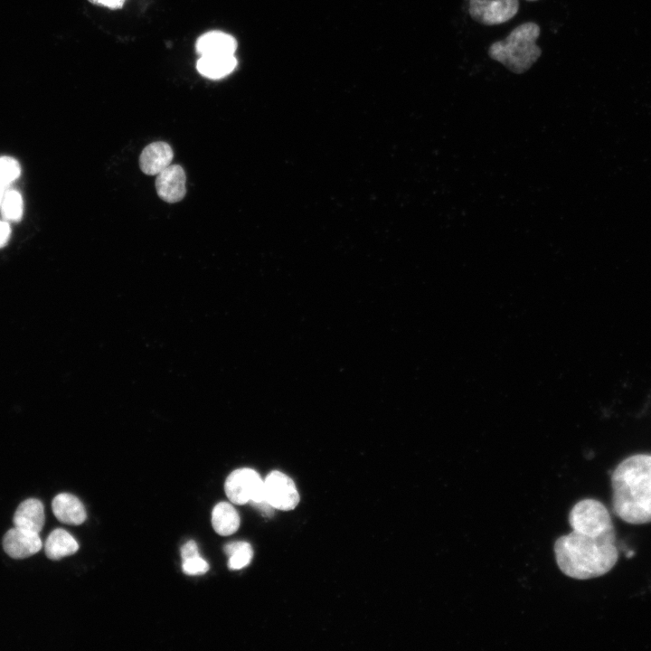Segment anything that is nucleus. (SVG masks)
<instances>
[{
    "mask_svg": "<svg viewBox=\"0 0 651 651\" xmlns=\"http://www.w3.org/2000/svg\"><path fill=\"white\" fill-rule=\"evenodd\" d=\"M571 532L553 546L559 569L566 576L588 580L608 573L617 563L618 551L611 516L596 499H582L569 514Z\"/></svg>",
    "mask_w": 651,
    "mask_h": 651,
    "instance_id": "obj_1",
    "label": "nucleus"
},
{
    "mask_svg": "<svg viewBox=\"0 0 651 651\" xmlns=\"http://www.w3.org/2000/svg\"><path fill=\"white\" fill-rule=\"evenodd\" d=\"M614 514L626 523H651V455L627 458L611 476Z\"/></svg>",
    "mask_w": 651,
    "mask_h": 651,
    "instance_id": "obj_2",
    "label": "nucleus"
},
{
    "mask_svg": "<svg viewBox=\"0 0 651 651\" xmlns=\"http://www.w3.org/2000/svg\"><path fill=\"white\" fill-rule=\"evenodd\" d=\"M540 27L533 22L513 29L505 40L492 43L488 55L514 73L527 71L539 59L542 49L536 44Z\"/></svg>",
    "mask_w": 651,
    "mask_h": 651,
    "instance_id": "obj_3",
    "label": "nucleus"
},
{
    "mask_svg": "<svg viewBox=\"0 0 651 651\" xmlns=\"http://www.w3.org/2000/svg\"><path fill=\"white\" fill-rule=\"evenodd\" d=\"M224 490L234 505L265 500L264 481L259 473L251 468H240L231 472L225 481Z\"/></svg>",
    "mask_w": 651,
    "mask_h": 651,
    "instance_id": "obj_4",
    "label": "nucleus"
},
{
    "mask_svg": "<svg viewBox=\"0 0 651 651\" xmlns=\"http://www.w3.org/2000/svg\"><path fill=\"white\" fill-rule=\"evenodd\" d=\"M265 500L274 508L282 511L294 509L299 503V495L293 480L279 471L270 472L264 480Z\"/></svg>",
    "mask_w": 651,
    "mask_h": 651,
    "instance_id": "obj_5",
    "label": "nucleus"
},
{
    "mask_svg": "<svg viewBox=\"0 0 651 651\" xmlns=\"http://www.w3.org/2000/svg\"><path fill=\"white\" fill-rule=\"evenodd\" d=\"M470 17L485 25L503 24L519 10V0H469Z\"/></svg>",
    "mask_w": 651,
    "mask_h": 651,
    "instance_id": "obj_6",
    "label": "nucleus"
},
{
    "mask_svg": "<svg viewBox=\"0 0 651 651\" xmlns=\"http://www.w3.org/2000/svg\"><path fill=\"white\" fill-rule=\"evenodd\" d=\"M42 547L39 533L14 526L3 538V548L13 559H24L38 552Z\"/></svg>",
    "mask_w": 651,
    "mask_h": 651,
    "instance_id": "obj_7",
    "label": "nucleus"
},
{
    "mask_svg": "<svg viewBox=\"0 0 651 651\" xmlns=\"http://www.w3.org/2000/svg\"><path fill=\"white\" fill-rule=\"evenodd\" d=\"M186 176L179 165H168L161 171L156 179V189L158 196L166 203H177L186 193Z\"/></svg>",
    "mask_w": 651,
    "mask_h": 651,
    "instance_id": "obj_8",
    "label": "nucleus"
},
{
    "mask_svg": "<svg viewBox=\"0 0 651 651\" xmlns=\"http://www.w3.org/2000/svg\"><path fill=\"white\" fill-rule=\"evenodd\" d=\"M173 158V149L167 143L153 142L143 149L139 156V166L146 175H155L170 165Z\"/></svg>",
    "mask_w": 651,
    "mask_h": 651,
    "instance_id": "obj_9",
    "label": "nucleus"
},
{
    "mask_svg": "<svg viewBox=\"0 0 651 651\" xmlns=\"http://www.w3.org/2000/svg\"><path fill=\"white\" fill-rule=\"evenodd\" d=\"M55 517L61 523L71 525L81 524L87 517L84 505L71 494L61 493L52 502Z\"/></svg>",
    "mask_w": 651,
    "mask_h": 651,
    "instance_id": "obj_10",
    "label": "nucleus"
},
{
    "mask_svg": "<svg viewBox=\"0 0 651 651\" xmlns=\"http://www.w3.org/2000/svg\"><path fill=\"white\" fill-rule=\"evenodd\" d=\"M45 515L42 503L36 498L23 501L14 512L13 523L16 527L39 533L44 525Z\"/></svg>",
    "mask_w": 651,
    "mask_h": 651,
    "instance_id": "obj_11",
    "label": "nucleus"
},
{
    "mask_svg": "<svg viewBox=\"0 0 651 651\" xmlns=\"http://www.w3.org/2000/svg\"><path fill=\"white\" fill-rule=\"evenodd\" d=\"M195 48L201 56L234 55L237 42L226 33L211 31L198 38Z\"/></svg>",
    "mask_w": 651,
    "mask_h": 651,
    "instance_id": "obj_12",
    "label": "nucleus"
},
{
    "mask_svg": "<svg viewBox=\"0 0 651 651\" xmlns=\"http://www.w3.org/2000/svg\"><path fill=\"white\" fill-rule=\"evenodd\" d=\"M79 550L75 538L61 528L54 529L44 543V552L51 560H60L74 554Z\"/></svg>",
    "mask_w": 651,
    "mask_h": 651,
    "instance_id": "obj_13",
    "label": "nucleus"
},
{
    "mask_svg": "<svg viewBox=\"0 0 651 651\" xmlns=\"http://www.w3.org/2000/svg\"><path fill=\"white\" fill-rule=\"evenodd\" d=\"M236 65L234 55H207L198 59L196 69L203 76L217 80L230 74Z\"/></svg>",
    "mask_w": 651,
    "mask_h": 651,
    "instance_id": "obj_14",
    "label": "nucleus"
},
{
    "mask_svg": "<svg viewBox=\"0 0 651 651\" xmlns=\"http://www.w3.org/2000/svg\"><path fill=\"white\" fill-rule=\"evenodd\" d=\"M212 525L214 531L222 536L236 533L240 527V516L237 510L227 502L217 504L212 512Z\"/></svg>",
    "mask_w": 651,
    "mask_h": 651,
    "instance_id": "obj_15",
    "label": "nucleus"
},
{
    "mask_svg": "<svg viewBox=\"0 0 651 651\" xmlns=\"http://www.w3.org/2000/svg\"><path fill=\"white\" fill-rule=\"evenodd\" d=\"M224 552L229 556L228 567L230 570H241L252 560L253 551L246 542H233L224 547Z\"/></svg>",
    "mask_w": 651,
    "mask_h": 651,
    "instance_id": "obj_16",
    "label": "nucleus"
},
{
    "mask_svg": "<svg viewBox=\"0 0 651 651\" xmlns=\"http://www.w3.org/2000/svg\"><path fill=\"white\" fill-rule=\"evenodd\" d=\"M1 204L5 218L11 221H18L21 218L23 202L20 193L15 191L6 193Z\"/></svg>",
    "mask_w": 651,
    "mask_h": 651,
    "instance_id": "obj_17",
    "label": "nucleus"
},
{
    "mask_svg": "<svg viewBox=\"0 0 651 651\" xmlns=\"http://www.w3.org/2000/svg\"><path fill=\"white\" fill-rule=\"evenodd\" d=\"M20 175V166L16 160L0 157V184L6 185Z\"/></svg>",
    "mask_w": 651,
    "mask_h": 651,
    "instance_id": "obj_18",
    "label": "nucleus"
},
{
    "mask_svg": "<svg viewBox=\"0 0 651 651\" xmlns=\"http://www.w3.org/2000/svg\"><path fill=\"white\" fill-rule=\"evenodd\" d=\"M182 561L183 571L187 575H202L209 570V564L200 555Z\"/></svg>",
    "mask_w": 651,
    "mask_h": 651,
    "instance_id": "obj_19",
    "label": "nucleus"
},
{
    "mask_svg": "<svg viewBox=\"0 0 651 651\" xmlns=\"http://www.w3.org/2000/svg\"><path fill=\"white\" fill-rule=\"evenodd\" d=\"M197 544L194 541H189L181 548L182 561L199 556Z\"/></svg>",
    "mask_w": 651,
    "mask_h": 651,
    "instance_id": "obj_20",
    "label": "nucleus"
},
{
    "mask_svg": "<svg viewBox=\"0 0 651 651\" xmlns=\"http://www.w3.org/2000/svg\"><path fill=\"white\" fill-rule=\"evenodd\" d=\"M93 5H99V6H105L109 9H120L122 8L125 0H88Z\"/></svg>",
    "mask_w": 651,
    "mask_h": 651,
    "instance_id": "obj_21",
    "label": "nucleus"
},
{
    "mask_svg": "<svg viewBox=\"0 0 651 651\" xmlns=\"http://www.w3.org/2000/svg\"><path fill=\"white\" fill-rule=\"evenodd\" d=\"M252 504L256 508H258L260 513L265 516H269L273 514V507L266 501L263 500L259 503H250Z\"/></svg>",
    "mask_w": 651,
    "mask_h": 651,
    "instance_id": "obj_22",
    "label": "nucleus"
},
{
    "mask_svg": "<svg viewBox=\"0 0 651 651\" xmlns=\"http://www.w3.org/2000/svg\"><path fill=\"white\" fill-rule=\"evenodd\" d=\"M10 235V228L6 222H0V247L8 240Z\"/></svg>",
    "mask_w": 651,
    "mask_h": 651,
    "instance_id": "obj_23",
    "label": "nucleus"
},
{
    "mask_svg": "<svg viewBox=\"0 0 651 651\" xmlns=\"http://www.w3.org/2000/svg\"><path fill=\"white\" fill-rule=\"evenodd\" d=\"M5 185L0 184V204L2 203L3 199H4V197H5Z\"/></svg>",
    "mask_w": 651,
    "mask_h": 651,
    "instance_id": "obj_24",
    "label": "nucleus"
},
{
    "mask_svg": "<svg viewBox=\"0 0 651 651\" xmlns=\"http://www.w3.org/2000/svg\"><path fill=\"white\" fill-rule=\"evenodd\" d=\"M530 1H534V0H530Z\"/></svg>",
    "mask_w": 651,
    "mask_h": 651,
    "instance_id": "obj_25",
    "label": "nucleus"
}]
</instances>
